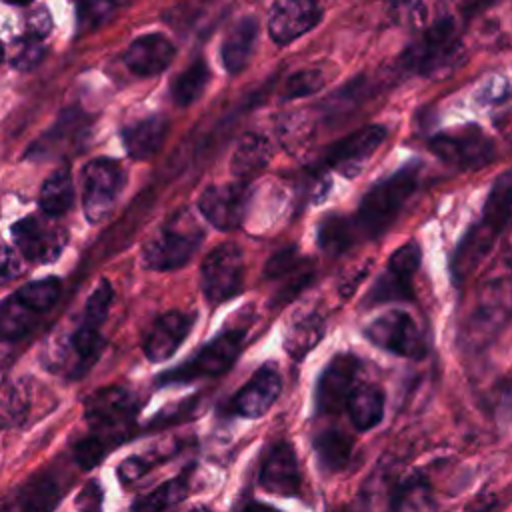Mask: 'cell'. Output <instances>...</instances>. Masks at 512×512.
<instances>
[{
    "mask_svg": "<svg viewBox=\"0 0 512 512\" xmlns=\"http://www.w3.org/2000/svg\"><path fill=\"white\" fill-rule=\"evenodd\" d=\"M4 2H10V4H16V6H24V4H30L32 0H4Z\"/></svg>",
    "mask_w": 512,
    "mask_h": 512,
    "instance_id": "52",
    "label": "cell"
},
{
    "mask_svg": "<svg viewBox=\"0 0 512 512\" xmlns=\"http://www.w3.org/2000/svg\"><path fill=\"white\" fill-rule=\"evenodd\" d=\"M392 14L404 22V20H410V22H420L424 18V6L420 0H392Z\"/></svg>",
    "mask_w": 512,
    "mask_h": 512,
    "instance_id": "46",
    "label": "cell"
},
{
    "mask_svg": "<svg viewBox=\"0 0 512 512\" xmlns=\"http://www.w3.org/2000/svg\"><path fill=\"white\" fill-rule=\"evenodd\" d=\"M244 256L234 242L218 244L208 252L200 268L202 290L208 302L220 304L242 290Z\"/></svg>",
    "mask_w": 512,
    "mask_h": 512,
    "instance_id": "7",
    "label": "cell"
},
{
    "mask_svg": "<svg viewBox=\"0 0 512 512\" xmlns=\"http://www.w3.org/2000/svg\"><path fill=\"white\" fill-rule=\"evenodd\" d=\"M386 138V128L380 124H370L364 126L346 138L334 142L326 154H324V164L330 168H336L340 174L346 178H354L368 158L378 150V146Z\"/></svg>",
    "mask_w": 512,
    "mask_h": 512,
    "instance_id": "13",
    "label": "cell"
},
{
    "mask_svg": "<svg viewBox=\"0 0 512 512\" xmlns=\"http://www.w3.org/2000/svg\"><path fill=\"white\" fill-rule=\"evenodd\" d=\"M186 492H188L186 480L184 478H172V480L160 484L150 494L136 500L132 504V508L134 510H164V508H170V506L182 502L186 498Z\"/></svg>",
    "mask_w": 512,
    "mask_h": 512,
    "instance_id": "34",
    "label": "cell"
},
{
    "mask_svg": "<svg viewBox=\"0 0 512 512\" xmlns=\"http://www.w3.org/2000/svg\"><path fill=\"white\" fill-rule=\"evenodd\" d=\"M430 150L458 170H478L492 162L496 148L480 128L466 126L452 134H438L430 140Z\"/></svg>",
    "mask_w": 512,
    "mask_h": 512,
    "instance_id": "9",
    "label": "cell"
},
{
    "mask_svg": "<svg viewBox=\"0 0 512 512\" xmlns=\"http://www.w3.org/2000/svg\"><path fill=\"white\" fill-rule=\"evenodd\" d=\"M478 98L482 102H488V104H498V102L506 100L508 98V82L500 76L490 78V82H486L484 88L480 90Z\"/></svg>",
    "mask_w": 512,
    "mask_h": 512,
    "instance_id": "48",
    "label": "cell"
},
{
    "mask_svg": "<svg viewBox=\"0 0 512 512\" xmlns=\"http://www.w3.org/2000/svg\"><path fill=\"white\" fill-rule=\"evenodd\" d=\"M394 510H430L434 508L432 490L420 476L404 480L392 496Z\"/></svg>",
    "mask_w": 512,
    "mask_h": 512,
    "instance_id": "32",
    "label": "cell"
},
{
    "mask_svg": "<svg viewBox=\"0 0 512 512\" xmlns=\"http://www.w3.org/2000/svg\"><path fill=\"white\" fill-rule=\"evenodd\" d=\"M256 36H258V20L252 16L240 18L226 34L222 48H220V56H222V64L230 74L240 72L252 52H254V44H256Z\"/></svg>",
    "mask_w": 512,
    "mask_h": 512,
    "instance_id": "23",
    "label": "cell"
},
{
    "mask_svg": "<svg viewBox=\"0 0 512 512\" xmlns=\"http://www.w3.org/2000/svg\"><path fill=\"white\" fill-rule=\"evenodd\" d=\"M420 262H422L420 246L416 242H406L398 250H394V254L390 256L388 270L398 274V276H404V278L412 280V276L418 270Z\"/></svg>",
    "mask_w": 512,
    "mask_h": 512,
    "instance_id": "39",
    "label": "cell"
},
{
    "mask_svg": "<svg viewBox=\"0 0 512 512\" xmlns=\"http://www.w3.org/2000/svg\"><path fill=\"white\" fill-rule=\"evenodd\" d=\"M454 2L464 14H476L484 8H488L490 4H494L496 0H454Z\"/></svg>",
    "mask_w": 512,
    "mask_h": 512,
    "instance_id": "51",
    "label": "cell"
},
{
    "mask_svg": "<svg viewBox=\"0 0 512 512\" xmlns=\"http://www.w3.org/2000/svg\"><path fill=\"white\" fill-rule=\"evenodd\" d=\"M168 132V120L164 116H148L130 124L122 132V142L132 160H148L152 158Z\"/></svg>",
    "mask_w": 512,
    "mask_h": 512,
    "instance_id": "21",
    "label": "cell"
},
{
    "mask_svg": "<svg viewBox=\"0 0 512 512\" xmlns=\"http://www.w3.org/2000/svg\"><path fill=\"white\" fill-rule=\"evenodd\" d=\"M364 334L374 346L398 356L422 358L428 350L414 318L402 310H388L380 314L368 324Z\"/></svg>",
    "mask_w": 512,
    "mask_h": 512,
    "instance_id": "8",
    "label": "cell"
},
{
    "mask_svg": "<svg viewBox=\"0 0 512 512\" xmlns=\"http://www.w3.org/2000/svg\"><path fill=\"white\" fill-rule=\"evenodd\" d=\"M46 54V48H44V42L42 38H36L32 34H22L18 36L12 46L8 48V58H10V64L16 68V70H22V72H28L32 68H36L42 58Z\"/></svg>",
    "mask_w": 512,
    "mask_h": 512,
    "instance_id": "35",
    "label": "cell"
},
{
    "mask_svg": "<svg viewBox=\"0 0 512 512\" xmlns=\"http://www.w3.org/2000/svg\"><path fill=\"white\" fill-rule=\"evenodd\" d=\"M260 484L278 496H294L300 490V468L294 448L288 442L276 444L260 470Z\"/></svg>",
    "mask_w": 512,
    "mask_h": 512,
    "instance_id": "18",
    "label": "cell"
},
{
    "mask_svg": "<svg viewBox=\"0 0 512 512\" xmlns=\"http://www.w3.org/2000/svg\"><path fill=\"white\" fill-rule=\"evenodd\" d=\"M322 16L316 0H276L268 20V32L274 42L290 44L312 30Z\"/></svg>",
    "mask_w": 512,
    "mask_h": 512,
    "instance_id": "15",
    "label": "cell"
},
{
    "mask_svg": "<svg viewBox=\"0 0 512 512\" xmlns=\"http://www.w3.org/2000/svg\"><path fill=\"white\" fill-rule=\"evenodd\" d=\"M114 8V0H78V26L94 28L104 22Z\"/></svg>",
    "mask_w": 512,
    "mask_h": 512,
    "instance_id": "42",
    "label": "cell"
},
{
    "mask_svg": "<svg viewBox=\"0 0 512 512\" xmlns=\"http://www.w3.org/2000/svg\"><path fill=\"white\" fill-rule=\"evenodd\" d=\"M112 296H114V290H112L110 282L102 278V280L94 286L92 294H90L88 300H86L84 314H82V322L100 328L102 322H104L106 316H108V310H110V304H112Z\"/></svg>",
    "mask_w": 512,
    "mask_h": 512,
    "instance_id": "37",
    "label": "cell"
},
{
    "mask_svg": "<svg viewBox=\"0 0 512 512\" xmlns=\"http://www.w3.org/2000/svg\"><path fill=\"white\" fill-rule=\"evenodd\" d=\"M2 58H4V44L0 42V60H2Z\"/></svg>",
    "mask_w": 512,
    "mask_h": 512,
    "instance_id": "53",
    "label": "cell"
},
{
    "mask_svg": "<svg viewBox=\"0 0 512 512\" xmlns=\"http://www.w3.org/2000/svg\"><path fill=\"white\" fill-rule=\"evenodd\" d=\"M88 132V118L82 114V110H66L56 124L28 150V156L34 158H46L54 154H62L68 148H74L78 142H82V136Z\"/></svg>",
    "mask_w": 512,
    "mask_h": 512,
    "instance_id": "20",
    "label": "cell"
},
{
    "mask_svg": "<svg viewBox=\"0 0 512 512\" xmlns=\"http://www.w3.org/2000/svg\"><path fill=\"white\" fill-rule=\"evenodd\" d=\"M242 342H244L242 330L222 332L210 344H206L192 360L164 374L160 380L166 384H176V382H188L204 376H218L236 362L242 350Z\"/></svg>",
    "mask_w": 512,
    "mask_h": 512,
    "instance_id": "10",
    "label": "cell"
},
{
    "mask_svg": "<svg viewBox=\"0 0 512 512\" xmlns=\"http://www.w3.org/2000/svg\"><path fill=\"white\" fill-rule=\"evenodd\" d=\"M22 274V260L16 252L0 244V284H8Z\"/></svg>",
    "mask_w": 512,
    "mask_h": 512,
    "instance_id": "45",
    "label": "cell"
},
{
    "mask_svg": "<svg viewBox=\"0 0 512 512\" xmlns=\"http://www.w3.org/2000/svg\"><path fill=\"white\" fill-rule=\"evenodd\" d=\"M346 408L352 424L358 430H370L384 416V394L374 384L354 386L346 400Z\"/></svg>",
    "mask_w": 512,
    "mask_h": 512,
    "instance_id": "25",
    "label": "cell"
},
{
    "mask_svg": "<svg viewBox=\"0 0 512 512\" xmlns=\"http://www.w3.org/2000/svg\"><path fill=\"white\" fill-rule=\"evenodd\" d=\"M60 280L54 276L32 280L0 300V340L26 336L40 316L48 312L60 296Z\"/></svg>",
    "mask_w": 512,
    "mask_h": 512,
    "instance_id": "2",
    "label": "cell"
},
{
    "mask_svg": "<svg viewBox=\"0 0 512 512\" xmlns=\"http://www.w3.org/2000/svg\"><path fill=\"white\" fill-rule=\"evenodd\" d=\"M124 170L116 160L94 158L82 170V206L86 218L96 224L102 222L114 208L122 188Z\"/></svg>",
    "mask_w": 512,
    "mask_h": 512,
    "instance_id": "6",
    "label": "cell"
},
{
    "mask_svg": "<svg viewBox=\"0 0 512 512\" xmlns=\"http://www.w3.org/2000/svg\"><path fill=\"white\" fill-rule=\"evenodd\" d=\"M418 172L420 166L410 162L386 180H380L376 186H372L360 202L356 228H360L370 238L382 234L414 194L420 176Z\"/></svg>",
    "mask_w": 512,
    "mask_h": 512,
    "instance_id": "1",
    "label": "cell"
},
{
    "mask_svg": "<svg viewBox=\"0 0 512 512\" xmlns=\"http://www.w3.org/2000/svg\"><path fill=\"white\" fill-rule=\"evenodd\" d=\"M368 266H370V262H368ZM368 266H362V268L354 270L352 274H348V278H342V280H340L338 288H340V294H342V296H350V294L354 292V288H356V286L360 284V280L364 278Z\"/></svg>",
    "mask_w": 512,
    "mask_h": 512,
    "instance_id": "50",
    "label": "cell"
},
{
    "mask_svg": "<svg viewBox=\"0 0 512 512\" xmlns=\"http://www.w3.org/2000/svg\"><path fill=\"white\" fill-rule=\"evenodd\" d=\"M302 264L300 254L296 248H284L276 254H272L264 266V274L266 278H282L286 274H290L292 270H296Z\"/></svg>",
    "mask_w": 512,
    "mask_h": 512,
    "instance_id": "43",
    "label": "cell"
},
{
    "mask_svg": "<svg viewBox=\"0 0 512 512\" xmlns=\"http://www.w3.org/2000/svg\"><path fill=\"white\" fill-rule=\"evenodd\" d=\"M192 324H194L192 316H188L184 312L172 310V312L162 314L144 338L146 358L150 362L168 360L178 350V346L184 342Z\"/></svg>",
    "mask_w": 512,
    "mask_h": 512,
    "instance_id": "17",
    "label": "cell"
},
{
    "mask_svg": "<svg viewBox=\"0 0 512 512\" xmlns=\"http://www.w3.org/2000/svg\"><path fill=\"white\" fill-rule=\"evenodd\" d=\"M136 412L134 396L122 386H106L86 398L84 416L92 428V434L116 442L122 438L124 428L130 424Z\"/></svg>",
    "mask_w": 512,
    "mask_h": 512,
    "instance_id": "5",
    "label": "cell"
},
{
    "mask_svg": "<svg viewBox=\"0 0 512 512\" xmlns=\"http://www.w3.org/2000/svg\"><path fill=\"white\" fill-rule=\"evenodd\" d=\"M324 336V318L318 312H302L292 318L286 336L284 350L294 360H302Z\"/></svg>",
    "mask_w": 512,
    "mask_h": 512,
    "instance_id": "24",
    "label": "cell"
},
{
    "mask_svg": "<svg viewBox=\"0 0 512 512\" xmlns=\"http://www.w3.org/2000/svg\"><path fill=\"white\" fill-rule=\"evenodd\" d=\"M202 230L186 212L160 228L142 248V264L148 270H176L182 268L198 250Z\"/></svg>",
    "mask_w": 512,
    "mask_h": 512,
    "instance_id": "4",
    "label": "cell"
},
{
    "mask_svg": "<svg viewBox=\"0 0 512 512\" xmlns=\"http://www.w3.org/2000/svg\"><path fill=\"white\" fill-rule=\"evenodd\" d=\"M272 158V144L266 136L248 132L244 134L230 160V170L236 176V180L246 182L254 178L258 172H262Z\"/></svg>",
    "mask_w": 512,
    "mask_h": 512,
    "instance_id": "22",
    "label": "cell"
},
{
    "mask_svg": "<svg viewBox=\"0 0 512 512\" xmlns=\"http://www.w3.org/2000/svg\"><path fill=\"white\" fill-rule=\"evenodd\" d=\"M248 200L250 194L244 182H222L204 188L198 198V208L214 228L228 232L242 224Z\"/></svg>",
    "mask_w": 512,
    "mask_h": 512,
    "instance_id": "12",
    "label": "cell"
},
{
    "mask_svg": "<svg viewBox=\"0 0 512 512\" xmlns=\"http://www.w3.org/2000/svg\"><path fill=\"white\" fill-rule=\"evenodd\" d=\"M358 360L342 352L336 354L322 370L316 386V408L322 414H338L346 408V400L356 386Z\"/></svg>",
    "mask_w": 512,
    "mask_h": 512,
    "instance_id": "14",
    "label": "cell"
},
{
    "mask_svg": "<svg viewBox=\"0 0 512 512\" xmlns=\"http://www.w3.org/2000/svg\"><path fill=\"white\" fill-rule=\"evenodd\" d=\"M100 500H102V492H100V486L98 484H88L80 496H78V506L80 508H96L100 506Z\"/></svg>",
    "mask_w": 512,
    "mask_h": 512,
    "instance_id": "49",
    "label": "cell"
},
{
    "mask_svg": "<svg viewBox=\"0 0 512 512\" xmlns=\"http://www.w3.org/2000/svg\"><path fill=\"white\" fill-rule=\"evenodd\" d=\"M174 52L176 50L166 36L144 34L128 46L124 62L136 76H156L170 66Z\"/></svg>",
    "mask_w": 512,
    "mask_h": 512,
    "instance_id": "19",
    "label": "cell"
},
{
    "mask_svg": "<svg viewBox=\"0 0 512 512\" xmlns=\"http://www.w3.org/2000/svg\"><path fill=\"white\" fill-rule=\"evenodd\" d=\"M510 198H512V178H510V172H504L494 182L482 214V224L496 236L506 228L510 220Z\"/></svg>",
    "mask_w": 512,
    "mask_h": 512,
    "instance_id": "28",
    "label": "cell"
},
{
    "mask_svg": "<svg viewBox=\"0 0 512 512\" xmlns=\"http://www.w3.org/2000/svg\"><path fill=\"white\" fill-rule=\"evenodd\" d=\"M324 86V76L320 70H298L294 72L282 90V98L284 100H294V98H304L310 96L314 92H318Z\"/></svg>",
    "mask_w": 512,
    "mask_h": 512,
    "instance_id": "38",
    "label": "cell"
},
{
    "mask_svg": "<svg viewBox=\"0 0 512 512\" xmlns=\"http://www.w3.org/2000/svg\"><path fill=\"white\" fill-rule=\"evenodd\" d=\"M464 60V46L450 18L438 20L404 52V64L428 78L452 74Z\"/></svg>",
    "mask_w": 512,
    "mask_h": 512,
    "instance_id": "3",
    "label": "cell"
},
{
    "mask_svg": "<svg viewBox=\"0 0 512 512\" xmlns=\"http://www.w3.org/2000/svg\"><path fill=\"white\" fill-rule=\"evenodd\" d=\"M356 224L340 214H328L318 224V248L328 256H338L354 242Z\"/></svg>",
    "mask_w": 512,
    "mask_h": 512,
    "instance_id": "29",
    "label": "cell"
},
{
    "mask_svg": "<svg viewBox=\"0 0 512 512\" xmlns=\"http://www.w3.org/2000/svg\"><path fill=\"white\" fill-rule=\"evenodd\" d=\"M148 462H146V458H142V456H128V458H124L122 462H120V466H118V478L124 482V484H128V482H134V480H138L140 476H144V472L148 470Z\"/></svg>",
    "mask_w": 512,
    "mask_h": 512,
    "instance_id": "47",
    "label": "cell"
},
{
    "mask_svg": "<svg viewBox=\"0 0 512 512\" xmlns=\"http://www.w3.org/2000/svg\"><path fill=\"white\" fill-rule=\"evenodd\" d=\"M38 204L46 216H64L74 204V182L68 168L54 170L42 184Z\"/></svg>",
    "mask_w": 512,
    "mask_h": 512,
    "instance_id": "26",
    "label": "cell"
},
{
    "mask_svg": "<svg viewBox=\"0 0 512 512\" xmlns=\"http://www.w3.org/2000/svg\"><path fill=\"white\" fill-rule=\"evenodd\" d=\"M12 240L20 254L30 262H54L66 246V230L58 226L52 216L30 214L20 218L12 230Z\"/></svg>",
    "mask_w": 512,
    "mask_h": 512,
    "instance_id": "11",
    "label": "cell"
},
{
    "mask_svg": "<svg viewBox=\"0 0 512 512\" xmlns=\"http://www.w3.org/2000/svg\"><path fill=\"white\" fill-rule=\"evenodd\" d=\"M50 30H52V16L46 6H38L26 14V34H32L44 40Z\"/></svg>",
    "mask_w": 512,
    "mask_h": 512,
    "instance_id": "44",
    "label": "cell"
},
{
    "mask_svg": "<svg viewBox=\"0 0 512 512\" xmlns=\"http://www.w3.org/2000/svg\"><path fill=\"white\" fill-rule=\"evenodd\" d=\"M208 80H210V70H208L206 62L204 60L192 62L186 70H182L172 80L170 94H172L174 104L190 106L192 102H196L202 96Z\"/></svg>",
    "mask_w": 512,
    "mask_h": 512,
    "instance_id": "30",
    "label": "cell"
},
{
    "mask_svg": "<svg viewBox=\"0 0 512 512\" xmlns=\"http://www.w3.org/2000/svg\"><path fill=\"white\" fill-rule=\"evenodd\" d=\"M314 448L320 466L330 472H338L350 462L352 438L342 430H324L314 438Z\"/></svg>",
    "mask_w": 512,
    "mask_h": 512,
    "instance_id": "27",
    "label": "cell"
},
{
    "mask_svg": "<svg viewBox=\"0 0 512 512\" xmlns=\"http://www.w3.org/2000/svg\"><path fill=\"white\" fill-rule=\"evenodd\" d=\"M70 346L74 350V354L78 356V370H86L100 354L102 350V336H100V328L82 322L70 340Z\"/></svg>",
    "mask_w": 512,
    "mask_h": 512,
    "instance_id": "36",
    "label": "cell"
},
{
    "mask_svg": "<svg viewBox=\"0 0 512 512\" xmlns=\"http://www.w3.org/2000/svg\"><path fill=\"white\" fill-rule=\"evenodd\" d=\"M412 296H414V292H412L410 278H404V276H398V274L386 270L370 288L366 302L370 306H374V304H384V302H392V300H396V302L410 300Z\"/></svg>",
    "mask_w": 512,
    "mask_h": 512,
    "instance_id": "33",
    "label": "cell"
},
{
    "mask_svg": "<svg viewBox=\"0 0 512 512\" xmlns=\"http://www.w3.org/2000/svg\"><path fill=\"white\" fill-rule=\"evenodd\" d=\"M310 132H312V128L304 116H290L278 128L280 142L286 150H296V148L304 146L310 138Z\"/></svg>",
    "mask_w": 512,
    "mask_h": 512,
    "instance_id": "41",
    "label": "cell"
},
{
    "mask_svg": "<svg viewBox=\"0 0 512 512\" xmlns=\"http://www.w3.org/2000/svg\"><path fill=\"white\" fill-rule=\"evenodd\" d=\"M106 454H108V444L96 434H90L74 444V460L84 470L98 466Z\"/></svg>",
    "mask_w": 512,
    "mask_h": 512,
    "instance_id": "40",
    "label": "cell"
},
{
    "mask_svg": "<svg viewBox=\"0 0 512 512\" xmlns=\"http://www.w3.org/2000/svg\"><path fill=\"white\" fill-rule=\"evenodd\" d=\"M16 500L10 502L12 508L20 510H50L56 506L60 498V490L54 478L40 476L30 480L20 488V492L14 496Z\"/></svg>",
    "mask_w": 512,
    "mask_h": 512,
    "instance_id": "31",
    "label": "cell"
},
{
    "mask_svg": "<svg viewBox=\"0 0 512 512\" xmlns=\"http://www.w3.org/2000/svg\"><path fill=\"white\" fill-rule=\"evenodd\" d=\"M282 390V376L276 364L260 366L252 378L236 392L232 404L240 416L260 418L264 416L272 404L278 400Z\"/></svg>",
    "mask_w": 512,
    "mask_h": 512,
    "instance_id": "16",
    "label": "cell"
}]
</instances>
